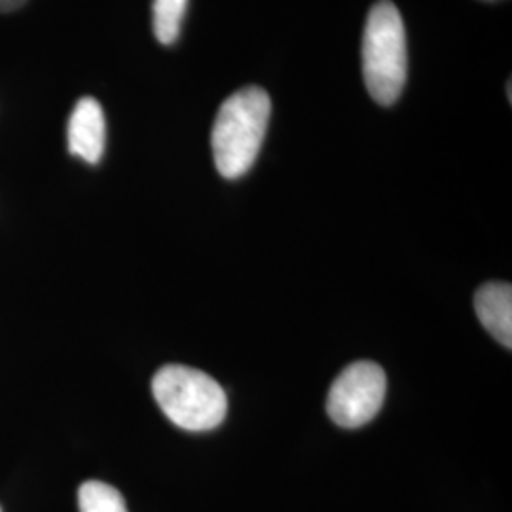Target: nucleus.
<instances>
[{"label":"nucleus","instance_id":"f257e3e1","mask_svg":"<svg viewBox=\"0 0 512 512\" xmlns=\"http://www.w3.org/2000/svg\"><path fill=\"white\" fill-rule=\"evenodd\" d=\"M272 116V99L262 88L249 86L232 93L213 124V158L224 179L243 177L258 158Z\"/></svg>","mask_w":512,"mask_h":512},{"label":"nucleus","instance_id":"423d86ee","mask_svg":"<svg viewBox=\"0 0 512 512\" xmlns=\"http://www.w3.org/2000/svg\"><path fill=\"white\" fill-rule=\"evenodd\" d=\"M476 315L484 329L499 344L512 348V287L509 283H488L475 296Z\"/></svg>","mask_w":512,"mask_h":512},{"label":"nucleus","instance_id":"f03ea898","mask_svg":"<svg viewBox=\"0 0 512 512\" xmlns=\"http://www.w3.org/2000/svg\"><path fill=\"white\" fill-rule=\"evenodd\" d=\"M408 52L403 16L391 0H380L366 18L363 35V76L372 99L393 105L404 90Z\"/></svg>","mask_w":512,"mask_h":512},{"label":"nucleus","instance_id":"20e7f679","mask_svg":"<svg viewBox=\"0 0 512 512\" xmlns=\"http://www.w3.org/2000/svg\"><path fill=\"white\" fill-rule=\"evenodd\" d=\"M384 368L370 361L349 365L330 387L327 412L340 427L355 429L372 420L385 399Z\"/></svg>","mask_w":512,"mask_h":512},{"label":"nucleus","instance_id":"0eeeda50","mask_svg":"<svg viewBox=\"0 0 512 512\" xmlns=\"http://www.w3.org/2000/svg\"><path fill=\"white\" fill-rule=\"evenodd\" d=\"M188 0H154L152 4V29L160 44L171 46L177 42L183 29Z\"/></svg>","mask_w":512,"mask_h":512},{"label":"nucleus","instance_id":"6e6552de","mask_svg":"<svg viewBox=\"0 0 512 512\" xmlns=\"http://www.w3.org/2000/svg\"><path fill=\"white\" fill-rule=\"evenodd\" d=\"M80 512H128L122 494L105 482L90 480L78 490Z\"/></svg>","mask_w":512,"mask_h":512},{"label":"nucleus","instance_id":"1a4fd4ad","mask_svg":"<svg viewBox=\"0 0 512 512\" xmlns=\"http://www.w3.org/2000/svg\"><path fill=\"white\" fill-rule=\"evenodd\" d=\"M27 0H0V12H14L21 8Z\"/></svg>","mask_w":512,"mask_h":512},{"label":"nucleus","instance_id":"9d476101","mask_svg":"<svg viewBox=\"0 0 512 512\" xmlns=\"http://www.w3.org/2000/svg\"><path fill=\"white\" fill-rule=\"evenodd\" d=\"M0 512H2V511H0Z\"/></svg>","mask_w":512,"mask_h":512},{"label":"nucleus","instance_id":"7ed1b4c3","mask_svg":"<svg viewBox=\"0 0 512 512\" xmlns=\"http://www.w3.org/2000/svg\"><path fill=\"white\" fill-rule=\"evenodd\" d=\"M152 395L165 416L186 431L215 429L228 412L219 382L190 366H162L152 380Z\"/></svg>","mask_w":512,"mask_h":512},{"label":"nucleus","instance_id":"39448f33","mask_svg":"<svg viewBox=\"0 0 512 512\" xmlns=\"http://www.w3.org/2000/svg\"><path fill=\"white\" fill-rule=\"evenodd\" d=\"M69 152L86 164H99L107 143L105 112L93 97H82L74 105L67 126Z\"/></svg>","mask_w":512,"mask_h":512}]
</instances>
